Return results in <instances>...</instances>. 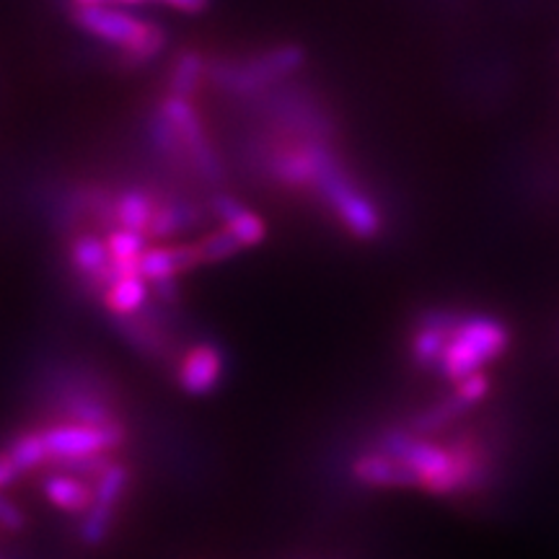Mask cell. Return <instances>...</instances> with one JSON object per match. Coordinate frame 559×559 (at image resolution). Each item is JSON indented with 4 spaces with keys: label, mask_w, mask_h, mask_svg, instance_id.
Masks as SVG:
<instances>
[{
    "label": "cell",
    "mask_w": 559,
    "mask_h": 559,
    "mask_svg": "<svg viewBox=\"0 0 559 559\" xmlns=\"http://www.w3.org/2000/svg\"><path fill=\"white\" fill-rule=\"evenodd\" d=\"M510 345V330L500 319L487 313H461L456 330H453L443 358H440V376L445 381L459 383L481 368L489 366L506 353Z\"/></svg>",
    "instance_id": "6da1fadb"
},
{
    "label": "cell",
    "mask_w": 559,
    "mask_h": 559,
    "mask_svg": "<svg viewBox=\"0 0 559 559\" xmlns=\"http://www.w3.org/2000/svg\"><path fill=\"white\" fill-rule=\"evenodd\" d=\"M73 19L91 37L120 47L122 58L128 62H148L166 45V32L158 24L132 16L128 11L111 9V5L75 9Z\"/></svg>",
    "instance_id": "7a4b0ae2"
},
{
    "label": "cell",
    "mask_w": 559,
    "mask_h": 559,
    "mask_svg": "<svg viewBox=\"0 0 559 559\" xmlns=\"http://www.w3.org/2000/svg\"><path fill=\"white\" fill-rule=\"evenodd\" d=\"M41 440L47 445V456L55 466H68L75 461L102 456V453L120 451L128 440L122 419L107 425H83V423H55L41 428Z\"/></svg>",
    "instance_id": "3957f363"
},
{
    "label": "cell",
    "mask_w": 559,
    "mask_h": 559,
    "mask_svg": "<svg viewBox=\"0 0 559 559\" xmlns=\"http://www.w3.org/2000/svg\"><path fill=\"white\" fill-rule=\"evenodd\" d=\"M317 194L355 239H376L381 234L383 215L379 205L355 185L340 160L319 179Z\"/></svg>",
    "instance_id": "277c9868"
},
{
    "label": "cell",
    "mask_w": 559,
    "mask_h": 559,
    "mask_svg": "<svg viewBox=\"0 0 559 559\" xmlns=\"http://www.w3.org/2000/svg\"><path fill=\"white\" fill-rule=\"evenodd\" d=\"M130 477L132 474L128 466H124L122 461L111 459L107 469L94 479V502H91V508L81 515L79 523V539L86 544V547H102V544L109 539L124 495H128Z\"/></svg>",
    "instance_id": "5b68a950"
},
{
    "label": "cell",
    "mask_w": 559,
    "mask_h": 559,
    "mask_svg": "<svg viewBox=\"0 0 559 559\" xmlns=\"http://www.w3.org/2000/svg\"><path fill=\"white\" fill-rule=\"evenodd\" d=\"M226 376V353L213 342L187 347L177 362V383L185 394L207 396L221 386Z\"/></svg>",
    "instance_id": "8992f818"
},
{
    "label": "cell",
    "mask_w": 559,
    "mask_h": 559,
    "mask_svg": "<svg viewBox=\"0 0 559 559\" xmlns=\"http://www.w3.org/2000/svg\"><path fill=\"white\" fill-rule=\"evenodd\" d=\"M461 313L453 311H430L417 321L412 332L409 353L419 368H438L449 345L453 330H456Z\"/></svg>",
    "instance_id": "52a82bcc"
},
{
    "label": "cell",
    "mask_w": 559,
    "mask_h": 559,
    "mask_svg": "<svg viewBox=\"0 0 559 559\" xmlns=\"http://www.w3.org/2000/svg\"><path fill=\"white\" fill-rule=\"evenodd\" d=\"M353 479L368 489H404L417 487V474L402 459L389 456L383 451L362 453L353 461Z\"/></svg>",
    "instance_id": "ba28073f"
},
{
    "label": "cell",
    "mask_w": 559,
    "mask_h": 559,
    "mask_svg": "<svg viewBox=\"0 0 559 559\" xmlns=\"http://www.w3.org/2000/svg\"><path fill=\"white\" fill-rule=\"evenodd\" d=\"M70 264L83 277V283L91 290L104 293V283H107V270L111 264V254L107 241L94 234L75 236L70 243Z\"/></svg>",
    "instance_id": "9c48e42d"
},
{
    "label": "cell",
    "mask_w": 559,
    "mask_h": 559,
    "mask_svg": "<svg viewBox=\"0 0 559 559\" xmlns=\"http://www.w3.org/2000/svg\"><path fill=\"white\" fill-rule=\"evenodd\" d=\"M213 215L221 221V226H226L239 239L243 249L260 247L264 236H267V228H264V221L260 215L251 213L247 205L228 198V194H218L213 200Z\"/></svg>",
    "instance_id": "30bf717a"
},
{
    "label": "cell",
    "mask_w": 559,
    "mask_h": 559,
    "mask_svg": "<svg viewBox=\"0 0 559 559\" xmlns=\"http://www.w3.org/2000/svg\"><path fill=\"white\" fill-rule=\"evenodd\" d=\"M41 492H45L47 502L70 515H83L94 502V485L68 472H55L52 477H47Z\"/></svg>",
    "instance_id": "8fae6325"
},
{
    "label": "cell",
    "mask_w": 559,
    "mask_h": 559,
    "mask_svg": "<svg viewBox=\"0 0 559 559\" xmlns=\"http://www.w3.org/2000/svg\"><path fill=\"white\" fill-rule=\"evenodd\" d=\"M151 283L143 275H128L120 277L117 283H111L107 290H104V309L115 313L117 319L122 317H135L148 306L151 298Z\"/></svg>",
    "instance_id": "7c38bea8"
},
{
    "label": "cell",
    "mask_w": 559,
    "mask_h": 559,
    "mask_svg": "<svg viewBox=\"0 0 559 559\" xmlns=\"http://www.w3.org/2000/svg\"><path fill=\"white\" fill-rule=\"evenodd\" d=\"M472 407L466 404L461 396L456 394V391H451L449 396H443L438 404H430L428 409H423L419 415H415V419H412V432H417V436H436V432L451 428L453 423L461 415H466Z\"/></svg>",
    "instance_id": "4fadbf2b"
},
{
    "label": "cell",
    "mask_w": 559,
    "mask_h": 559,
    "mask_svg": "<svg viewBox=\"0 0 559 559\" xmlns=\"http://www.w3.org/2000/svg\"><path fill=\"white\" fill-rule=\"evenodd\" d=\"M158 202L151 198V194L140 192V190H128L122 192L120 198L111 202V215L115 221L120 223V228H132V230H143L148 236L151 221L156 215Z\"/></svg>",
    "instance_id": "5bb4252c"
},
{
    "label": "cell",
    "mask_w": 559,
    "mask_h": 559,
    "mask_svg": "<svg viewBox=\"0 0 559 559\" xmlns=\"http://www.w3.org/2000/svg\"><path fill=\"white\" fill-rule=\"evenodd\" d=\"M151 239L143 230L132 228H115L109 230L107 247L111 254V262L128 264V267H140V257L151 249Z\"/></svg>",
    "instance_id": "9a60e30c"
},
{
    "label": "cell",
    "mask_w": 559,
    "mask_h": 559,
    "mask_svg": "<svg viewBox=\"0 0 559 559\" xmlns=\"http://www.w3.org/2000/svg\"><path fill=\"white\" fill-rule=\"evenodd\" d=\"M198 221L192 207L187 205H174V202H158L156 215H153L148 239H174V236L181 234Z\"/></svg>",
    "instance_id": "2e32d148"
},
{
    "label": "cell",
    "mask_w": 559,
    "mask_h": 559,
    "mask_svg": "<svg viewBox=\"0 0 559 559\" xmlns=\"http://www.w3.org/2000/svg\"><path fill=\"white\" fill-rule=\"evenodd\" d=\"M207 75V62L198 52H187L174 62L171 79H169V94L171 96H190L200 81Z\"/></svg>",
    "instance_id": "e0dca14e"
},
{
    "label": "cell",
    "mask_w": 559,
    "mask_h": 559,
    "mask_svg": "<svg viewBox=\"0 0 559 559\" xmlns=\"http://www.w3.org/2000/svg\"><path fill=\"white\" fill-rule=\"evenodd\" d=\"M5 451H9V456L16 461L21 474L34 472V469H39V466L50 464L47 445H45V440H41L39 430L26 432V436H19Z\"/></svg>",
    "instance_id": "ac0fdd59"
},
{
    "label": "cell",
    "mask_w": 559,
    "mask_h": 559,
    "mask_svg": "<svg viewBox=\"0 0 559 559\" xmlns=\"http://www.w3.org/2000/svg\"><path fill=\"white\" fill-rule=\"evenodd\" d=\"M194 247L200 251L202 264H215V262H226L230 257H236L243 249L239 239L226 226H221L218 230H210V234L202 236L200 241H194Z\"/></svg>",
    "instance_id": "d6986e66"
},
{
    "label": "cell",
    "mask_w": 559,
    "mask_h": 559,
    "mask_svg": "<svg viewBox=\"0 0 559 559\" xmlns=\"http://www.w3.org/2000/svg\"><path fill=\"white\" fill-rule=\"evenodd\" d=\"M489 389H492V381H489V376L485 373V370H481V373L469 376V379L453 383V391H456L461 400L469 404L472 409L487 400Z\"/></svg>",
    "instance_id": "ffe728a7"
},
{
    "label": "cell",
    "mask_w": 559,
    "mask_h": 559,
    "mask_svg": "<svg viewBox=\"0 0 559 559\" xmlns=\"http://www.w3.org/2000/svg\"><path fill=\"white\" fill-rule=\"evenodd\" d=\"M24 526V510H21L19 502H13L11 498H5V495L0 492V531H5V534H19Z\"/></svg>",
    "instance_id": "44dd1931"
},
{
    "label": "cell",
    "mask_w": 559,
    "mask_h": 559,
    "mask_svg": "<svg viewBox=\"0 0 559 559\" xmlns=\"http://www.w3.org/2000/svg\"><path fill=\"white\" fill-rule=\"evenodd\" d=\"M19 477L21 469L16 466V461L9 456V451H0V492H3L5 487H11Z\"/></svg>",
    "instance_id": "7402d4cb"
},
{
    "label": "cell",
    "mask_w": 559,
    "mask_h": 559,
    "mask_svg": "<svg viewBox=\"0 0 559 559\" xmlns=\"http://www.w3.org/2000/svg\"><path fill=\"white\" fill-rule=\"evenodd\" d=\"M158 3H166L169 9H177L181 13H200L207 5V0H158Z\"/></svg>",
    "instance_id": "603a6c76"
},
{
    "label": "cell",
    "mask_w": 559,
    "mask_h": 559,
    "mask_svg": "<svg viewBox=\"0 0 559 559\" xmlns=\"http://www.w3.org/2000/svg\"><path fill=\"white\" fill-rule=\"evenodd\" d=\"M75 9H88V5H109V3H140V0H73Z\"/></svg>",
    "instance_id": "cb8c5ba5"
}]
</instances>
